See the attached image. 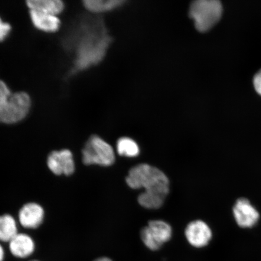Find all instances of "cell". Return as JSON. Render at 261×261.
Instances as JSON below:
<instances>
[{
    "label": "cell",
    "instance_id": "obj_6",
    "mask_svg": "<svg viewBox=\"0 0 261 261\" xmlns=\"http://www.w3.org/2000/svg\"><path fill=\"white\" fill-rule=\"evenodd\" d=\"M172 237V228L161 220L149 221L148 226L142 228L140 238L145 246L151 250H158Z\"/></svg>",
    "mask_w": 261,
    "mask_h": 261
},
{
    "label": "cell",
    "instance_id": "obj_19",
    "mask_svg": "<svg viewBox=\"0 0 261 261\" xmlns=\"http://www.w3.org/2000/svg\"><path fill=\"white\" fill-rule=\"evenodd\" d=\"M253 84L257 93L261 95V70L254 76Z\"/></svg>",
    "mask_w": 261,
    "mask_h": 261
},
{
    "label": "cell",
    "instance_id": "obj_9",
    "mask_svg": "<svg viewBox=\"0 0 261 261\" xmlns=\"http://www.w3.org/2000/svg\"><path fill=\"white\" fill-rule=\"evenodd\" d=\"M233 211L234 219L241 227H252L259 220L258 212L246 198L239 199L234 205Z\"/></svg>",
    "mask_w": 261,
    "mask_h": 261
},
{
    "label": "cell",
    "instance_id": "obj_22",
    "mask_svg": "<svg viewBox=\"0 0 261 261\" xmlns=\"http://www.w3.org/2000/svg\"><path fill=\"white\" fill-rule=\"evenodd\" d=\"M31 261H38V260H31Z\"/></svg>",
    "mask_w": 261,
    "mask_h": 261
},
{
    "label": "cell",
    "instance_id": "obj_16",
    "mask_svg": "<svg viewBox=\"0 0 261 261\" xmlns=\"http://www.w3.org/2000/svg\"><path fill=\"white\" fill-rule=\"evenodd\" d=\"M117 151L120 155L135 158L139 155L140 148L135 140L129 138H122L117 142Z\"/></svg>",
    "mask_w": 261,
    "mask_h": 261
},
{
    "label": "cell",
    "instance_id": "obj_10",
    "mask_svg": "<svg viewBox=\"0 0 261 261\" xmlns=\"http://www.w3.org/2000/svg\"><path fill=\"white\" fill-rule=\"evenodd\" d=\"M18 218L22 227L34 229L40 226L43 222L44 211L40 204L29 203L21 207Z\"/></svg>",
    "mask_w": 261,
    "mask_h": 261
},
{
    "label": "cell",
    "instance_id": "obj_1",
    "mask_svg": "<svg viewBox=\"0 0 261 261\" xmlns=\"http://www.w3.org/2000/svg\"><path fill=\"white\" fill-rule=\"evenodd\" d=\"M66 40L67 47L76 51L74 71H83L100 63L112 44V38L100 18L84 19Z\"/></svg>",
    "mask_w": 261,
    "mask_h": 261
},
{
    "label": "cell",
    "instance_id": "obj_12",
    "mask_svg": "<svg viewBox=\"0 0 261 261\" xmlns=\"http://www.w3.org/2000/svg\"><path fill=\"white\" fill-rule=\"evenodd\" d=\"M29 14L33 25L38 30L47 33H54L60 28V19L56 15L32 10H30Z\"/></svg>",
    "mask_w": 261,
    "mask_h": 261
},
{
    "label": "cell",
    "instance_id": "obj_4",
    "mask_svg": "<svg viewBox=\"0 0 261 261\" xmlns=\"http://www.w3.org/2000/svg\"><path fill=\"white\" fill-rule=\"evenodd\" d=\"M223 14V6L218 0H197L192 2L189 14L195 28L200 32L210 31L217 23Z\"/></svg>",
    "mask_w": 261,
    "mask_h": 261
},
{
    "label": "cell",
    "instance_id": "obj_7",
    "mask_svg": "<svg viewBox=\"0 0 261 261\" xmlns=\"http://www.w3.org/2000/svg\"><path fill=\"white\" fill-rule=\"evenodd\" d=\"M47 163L49 169L57 175H70L75 170L73 155L69 149L52 151Z\"/></svg>",
    "mask_w": 261,
    "mask_h": 261
},
{
    "label": "cell",
    "instance_id": "obj_11",
    "mask_svg": "<svg viewBox=\"0 0 261 261\" xmlns=\"http://www.w3.org/2000/svg\"><path fill=\"white\" fill-rule=\"evenodd\" d=\"M35 243L27 234L18 233L9 242V249L13 255L19 258H25L34 252Z\"/></svg>",
    "mask_w": 261,
    "mask_h": 261
},
{
    "label": "cell",
    "instance_id": "obj_18",
    "mask_svg": "<svg viewBox=\"0 0 261 261\" xmlns=\"http://www.w3.org/2000/svg\"><path fill=\"white\" fill-rule=\"evenodd\" d=\"M12 28L8 22L3 21L0 17V42L5 41L9 37Z\"/></svg>",
    "mask_w": 261,
    "mask_h": 261
},
{
    "label": "cell",
    "instance_id": "obj_17",
    "mask_svg": "<svg viewBox=\"0 0 261 261\" xmlns=\"http://www.w3.org/2000/svg\"><path fill=\"white\" fill-rule=\"evenodd\" d=\"M165 198L161 195L143 192L139 195L138 201L139 204L143 207L149 210H156L162 206Z\"/></svg>",
    "mask_w": 261,
    "mask_h": 261
},
{
    "label": "cell",
    "instance_id": "obj_3",
    "mask_svg": "<svg viewBox=\"0 0 261 261\" xmlns=\"http://www.w3.org/2000/svg\"><path fill=\"white\" fill-rule=\"evenodd\" d=\"M32 101L25 92L12 93L4 81L0 80V123L14 124L25 118Z\"/></svg>",
    "mask_w": 261,
    "mask_h": 261
},
{
    "label": "cell",
    "instance_id": "obj_20",
    "mask_svg": "<svg viewBox=\"0 0 261 261\" xmlns=\"http://www.w3.org/2000/svg\"><path fill=\"white\" fill-rule=\"evenodd\" d=\"M5 258V250L2 245L0 244V261H3Z\"/></svg>",
    "mask_w": 261,
    "mask_h": 261
},
{
    "label": "cell",
    "instance_id": "obj_15",
    "mask_svg": "<svg viewBox=\"0 0 261 261\" xmlns=\"http://www.w3.org/2000/svg\"><path fill=\"white\" fill-rule=\"evenodd\" d=\"M18 233L17 224L11 215L0 216V241L10 242Z\"/></svg>",
    "mask_w": 261,
    "mask_h": 261
},
{
    "label": "cell",
    "instance_id": "obj_13",
    "mask_svg": "<svg viewBox=\"0 0 261 261\" xmlns=\"http://www.w3.org/2000/svg\"><path fill=\"white\" fill-rule=\"evenodd\" d=\"M29 9L57 16L63 11L64 4L60 0H29Z\"/></svg>",
    "mask_w": 261,
    "mask_h": 261
},
{
    "label": "cell",
    "instance_id": "obj_21",
    "mask_svg": "<svg viewBox=\"0 0 261 261\" xmlns=\"http://www.w3.org/2000/svg\"><path fill=\"white\" fill-rule=\"evenodd\" d=\"M94 261H113V260L112 259L109 258V257H99V258H97L95 260H94Z\"/></svg>",
    "mask_w": 261,
    "mask_h": 261
},
{
    "label": "cell",
    "instance_id": "obj_2",
    "mask_svg": "<svg viewBox=\"0 0 261 261\" xmlns=\"http://www.w3.org/2000/svg\"><path fill=\"white\" fill-rule=\"evenodd\" d=\"M128 187L133 189L144 188L147 193L166 198L169 192L167 176L159 169L142 163L130 169L126 177Z\"/></svg>",
    "mask_w": 261,
    "mask_h": 261
},
{
    "label": "cell",
    "instance_id": "obj_14",
    "mask_svg": "<svg viewBox=\"0 0 261 261\" xmlns=\"http://www.w3.org/2000/svg\"><path fill=\"white\" fill-rule=\"evenodd\" d=\"M126 2L122 0H86L84 7L93 14H101L121 7Z\"/></svg>",
    "mask_w": 261,
    "mask_h": 261
},
{
    "label": "cell",
    "instance_id": "obj_5",
    "mask_svg": "<svg viewBox=\"0 0 261 261\" xmlns=\"http://www.w3.org/2000/svg\"><path fill=\"white\" fill-rule=\"evenodd\" d=\"M83 161L86 165L110 166L115 162V153L112 146L99 136H91L83 151Z\"/></svg>",
    "mask_w": 261,
    "mask_h": 261
},
{
    "label": "cell",
    "instance_id": "obj_8",
    "mask_svg": "<svg viewBox=\"0 0 261 261\" xmlns=\"http://www.w3.org/2000/svg\"><path fill=\"white\" fill-rule=\"evenodd\" d=\"M185 236L189 244L197 248L206 246L212 239V231L205 222L196 220L191 222L185 230Z\"/></svg>",
    "mask_w": 261,
    "mask_h": 261
}]
</instances>
